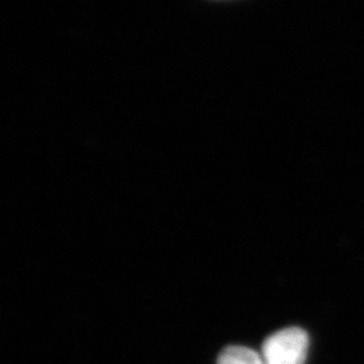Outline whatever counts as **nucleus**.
<instances>
[{
  "instance_id": "nucleus-1",
  "label": "nucleus",
  "mask_w": 364,
  "mask_h": 364,
  "mask_svg": "<svg viewBox=\"0 0 364 364\" xmlns=\"http://www.w3.org/2000/svg\"><path fill=\"white\" fill-rule=\"evenodd\" d=\"M309 338L301 328H287L275 332L262 346L264 364H305Z\"/></svg>"
},
{
  "instance_id": "nucleus-2",
  "label": "nucleus",
  "mask_w": 364,
  "mask_h": 364,
  "mask_svg": "<svg viewBox=\"0 0 364 364\" xmlns=\"http://www.w3.org/2000/svg\"><path fill=\"white\" fill-rule=\"evenodd\" d=\"M218 364H264V362L262 359V355L251 348L231 346L221 351Z\"/></svg>"
}]
</instances>
